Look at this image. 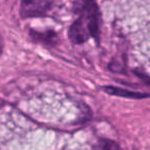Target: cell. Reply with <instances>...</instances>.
Instances as JSON below:
<instances>
[{
	"label": "cell",
	"instance_id": "6da1fadb",
	"mask_svg": "<svg viewBox=\"0 0 150 150\" xmlns=\"http://www.w3.org/2000/svg\"><path fill=\"white\" fill-rule=\"evenodd\" d=\"M100 11L94 1H86L81 15L69 29V37L75 44L86 42L90 37L99 38Z\"/></svg>",
	"mask_w": 150,
	"mask_h": 150
},
{
	"label": "cell",
	"instance_id": "7a4b0ae2",
	"mask_svg": "<svg viewBox=\"0 0 150 150\" xmlns=\"http://www.w3.org/2000/svg\"><path fill=\"white\" fill-rule=\"evenodd\" d=\"M54 0H22L21 16L23 18L41 17L50 9Z\"/></svg>",
	"mask_w": 150,
	"mask_h": 150
},
{
	"label": "cell",
	"instance_id": "3957f363",
	"mask_svg": "<svg viewBox=\"0 0 150 150\" xmlns=\"http://www.w3.org/2000/svg\"><path fill=\"white\" fill-rule=\"evenodd\" d=\"M105 92L107 94L113 95V96H118V97H125V98H132V99H144L148 98L149 95L143 94V93H137V92H131L129 90H125L121 88H116V86H106Z\"/></svg>",
	"mask_w": 150,
	"mask_h": 150
},
{
	"label": "cell",
	"instance_id": "277c9868",
	"mask_svg": "<svg viewBox=\"0 0 150 150\" xmlns=\"http://www.w3.org/2000/svg\"><path fill=\"white\" fill-rule=\"evenodd\" d=\"M96 150H121V148L116 142L112 140L102 139L99 141Z\"/></svg>",
	"mask_w": 150,
	"mask_h": 150
},
{
	"label": "cell",
	"instance_id": "5b68a950",
	"mask_svg": "<svg viewBox=\"0 0 150 150\" xmlns=\"http://www.w3.org/2000/svg\"><path fill=\"white\" fill-rule=\"evenodd\" d=\"M32 36H33L34 39L37 40H42L44 42H48V43H52L54 40H56V34L54 33H38V32L32 31Z\"/></svg>",
	"mask_w": 150,
	"mask_h": 150
},
{
	"label": "cell",
	"instance_id": "8992f818",
	"mask_svg": "<svg viewBox=\"0 0 150 150\" xmlns=\"http://www.w3.org/2000/svg\"><path fill=\"white\" fill-rule=\"evenodd\" d=\"M1 52H2V41L0 39V54H1Z\"/></svg>",
	"mask_w": 150,
	"mask_h": 150
}]
</instances>
